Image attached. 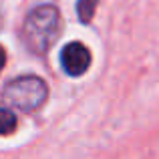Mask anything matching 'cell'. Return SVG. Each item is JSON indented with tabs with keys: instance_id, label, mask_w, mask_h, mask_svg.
I'll return each mask as SVG.
<instances>
[{
	"instance_id": "cell-3",
	"label": "cell",
	"mask_w": 159,
	"mask_h": 159,
	"mask_svg": "<svg viewBox=\"0 0 159 159\" xmlns=\"http://www.w3.org/2000/svg\"><path fill=\"white\" fill-rule=\"evenodd\" d=\"M61 66L69 77H83L91 66V51L77 40L65 44L61 51Z\"/></svg>"
},
{
	"instance_id": "cell-2",
	"label": "cell",
	"mask_w": 159,
	"mask_h": 159,
	"mask_svg": "<svg viewBox=\"0 0 159 159\" xmlns=\"http://www.w3.org/2000/svg\"><path fill=\"white\" fill-rule=\"evenodd\" d=\"M2 99L4 105L14 107L24 113H32L47 103L48 89L44 85V81L39 77H20V79H12L4 85Z\"/></svg>"
},
{
	"instance_id": "cell-5",
	"label": "cell",
	"mask_w": 159,
	"mask_h": 159,
	"mask_svg": "<svg viewBox=\"0 0 159 159\" xmlns=\"http://www.w3.org/2000/svg\"><path fill=\"white\" fill-rule=\"evenodd\" d=\"M14 129H16V115L10 111L8 105H4L2 113H0V131H2V135H10Z\"/></svg>"
},
{
	"instance_id": "cell-4",
	"label": "cell",
	"mask_w": 159,
	"mask_h": 159,
	"mask_svg": "<svg viewBox=\"0 0 159 159\" xmlns=\"http://www.w3.org/2000/svg\"><path fill=\"white\" fill-rule=\"evenodd\" d=\"M99 0H77V16L81 22L89 24L93 20V14H95V8H97Z\"/></svg>"
},
{
	"instance_id": "cell-1",
	"label": "cell",
	"mask_w": 159,
	"mask_h": 159,
	"mask_svg": "<svg viewBox=\"0 0 159 159\" xmlns=\"http://www.w3.org/2000/svg\"><path fill=\"white\" fill-rule=\"evenodd\" d=\"M61 34V14L52 4H40L32 8L22 24V40L34 54L51 51L54 40Z\"/></svg>"
}]
</instances>
